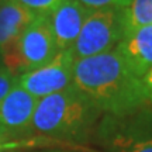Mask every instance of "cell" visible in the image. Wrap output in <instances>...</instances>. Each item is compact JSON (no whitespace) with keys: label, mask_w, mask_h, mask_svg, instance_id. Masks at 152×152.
I'll use <instances>...</instances> for the list:
<instances>
[{"label":"cell","mask_w":152,"mask_h":152,"mask_svg":"<svg viewBox=\"0 0 152 152\" xmlns=\"http://www.w3.org/2000/svg\"><path fill=\"white\" fill-rule=\"evenodd\" d=\"M73 85L103 114H128L148 102L144 79L130 71L115 48L76 61Z\"/></svg>","instance_id":"cell-1"},{"label":"cell","mask_w":152,"mask_h":152,"mask_svg":"<svg viewBox=\"0 0 152 152\" xmlns=\"http://www.w3.org/2000/svg\"><path fill=\"white\" fill-rule=\"evenodd\" d=\"M102 117L103 113L72 83L38 100L31 131L58 141L89 144Z\"/></svg>","instance_id":"cell-2"},{"label":"cell","mask_w":152,"mask_h":152,"mask_svg":"<svg viewBox=\"0 0 152 152\" xmlns=\"http://www.w3.org/2000/svg\"><path fill=\"white\" fill-rule=\"evenodd\" d=\"M92 142L93 152H152V109L142 106L123 115L103 114Z\"/></svg>","instance_id":"cell-3"},{"label":"cell","mask_w":152,"mask_h":152,"mask_svg":"<svg viewBox=\"0 0 152 152\" xmlns=\"http://www.w3.org/2000/svg\"><path fill=\"white\" fill-rule=\"evenodd\" d=\"M124 37V9L90 10L72 51L76 61L109 52Z\"/></svg>","instance_id":"cell-4"},{"label":"cell","mask_w":152,"mask_h":152,"mask_svg":"<svg viewBox=\"0 0 152 152\" xmlns=\"http://www.w3.org/2000/svg\"><path fill=\"white\" fill-rule=\"evenodd\" d=\"M38 14L14 0L0 1V54L3 65L17 77L24 73L18 41Z\"/></svg>","instance_id":"cell-5"},{"label":"cell","mask_w":152,"mask_h":152,"mask_svg":"<svg viewBox=\"0 0 152 152\" xmlns=\"http://www.w3.org/2000/svg\"><path fill=\"white\" fill-rule=\"evenodd\" d=\"M75 64L72 48L59 51L48 64L23 73L18 77V86L37 99L61 92L73 83Z\"/></svg>","instance_id":"cell-6"},{"label":"cell","mask_w":152,"mask_h":152,"mask_svg":"<svg viewBox=\"0 0 152 152\" xmlns=\"http://www.w3.org/2000/svg\"><path fill=\"white\" fill-rule=\"evenodd\" d=\"M24 73L44 66L59 52L54 37L49 14H38L18 41Z\"/></svg>","instance_id":"cell-7"},{"label":"cell","mask_w":152,"mask_h":152,"mask_svg":"<svg viewBox=\"0 0 152 152\" xmlns=\"http://www.w3.org/2000/svg\"><path fill=\"white\" fill-rule=\"evenodd\" d=\"M92 9L82 4L79 0H65L51 14V26L59 51L71 49L79 37L83 24Z\"/></svg>","instance_id":"cell-8"},{"label":"cell","mask_w":152,"mask_h":152,"mask_svg":"<svg viewBox=\"0 0 152 152\" xmlns=\"http://www.w3.org/2000/svg\"><path fill=\"white\" fill-rule=\"evenodd\" d=\"M39 99L26 92L17 85L0 102V127L16 135L31 131L33 115Z\"/></svg>","instance_id":"cell-9"},{"label":"cell","mask_w":152,"mask_h":152,"mask_svg":"<svg viewBox=\"0 0 152 152\" xmlns=\"http://www.w3.org/2000/svg\"><path fill=\"white\" fill-rule=\"evenodd\" d=\"M115 51L130 71L144 79L152 69V24L124 37L117 44Z\"/></svg>","instance_id":"cell-10"},{"label":"cell","mask_w":152,"mask_h":152,"mask_svg":"<svg viewBox=\"0 0 152 152\" xmlns=\"http://www.w3.org/2000/svg\"><path fill=\"white\" fill-rule=\"evenodd\" d=\"M149 24H152V0H132L124 9V37Z\"/></svg>","instance_id":"cell-11"},{"label":"cell","mask_w":152,"mask_h":152,"mask_svg":"<svg viewBox=\"0 0 152 152\" xmlns=\"http://www.w3.org/2000/svg\"><path fill=\"white\" fill-rule=\"evenodd\" d=\"M37 14H51L65 0H14Z\"/></svg>","instance_id":"cell-12"},{"label":"cell","mask_w":152,"mask_h":152,"mask_svg":"<svg viewBox=\"0 0 152 152\" xmlns=\"http://www.w3.org/2000/svg\"><path fill=\"white\" fill-rule=\"evenodd\" d=\"M18 85V77L13 75L6 66L0 69V102Z\"/></svg>","instance_id":"cell-13"},{"label":"cell","mask_w":152,"mask_h":152,"mask_svg":"<svg viewBox=\"0 0 152 152\" xmlns=\"http://www.w3.org/2000/svg\"><path fill=\"white\" fill-rule=\"evenodd\" d=\"M82 4H85L89 9H110V7H117V9H125L131 4L132 0H79Z\"/></svg>","instance_id":"cell-14"},{"label":"cell","mask_w":152,"mask_h":152,"mask_svg":"<svg viewBox=\"0 0 152 152\" xmlns=\"http://www.w3.org/2000/svg\"><path fill=\"white\" fill-rule=\"evenodd\" d=\"M144 83H145V89H147L148 100L152 103V69L147 73V76L144 77Z\"/></svg>","instance_id":"cell-15"},{"label":"cell","mask_w":152,"mask_h":152,"mask_svg":"<svg viewBox=\"0 0 152 152\" xmlns=\"http://www.w3.org/2000/svg\"><path fill=\"white\" fill-rule=\"evenodd\" d=\"M13 134L9 132L7 130H4L3 127H0V147H4L9 144V140H10Z\"/></svg>","instance_id":"cell-16"},{"label":"cell","mask_w":152,"mask_h":152,"mask_svg":"<svg viewBox=\"0 0 152 152\" xmlns=\"http://www.w3.org/2000/svg\"><path fill=\"white\" fill-rule=\"evenodd\" d=\"M41 152H93L86 151V149H64V148H55V149H48V151H41Z\"/></svg>","instance_id":"cell-17"},{"label":"cell","mask_w":152,"mask_h":152,"mask_svg":"<svg viewBox=\"0 0 152 152\" xmlns=\"http://www.w3.org/2000/svg\"><path fill=\"white\" fill-rule=\"evenodd\" d=\"M3 59H1V54H0V69H1V68H3Z\"/></svg>","instance_id":"cell-18"},{"label":"cell","mask_w":152,"mask_h":152,"mask_svg":"<svg viewBox=\"0 0 152 152\" xmlns=\"http://www.w3.org/2000/svg\"><path fill=\"white\" fill-rule=\"evenodd\" d=\"M3 149H4V147H0V152H3Z\"/></svg>","instance_id":"cell-19"},{"label":"cell","mask_w":152,"mask_h":152,"mask_svg":"<svg viewBox=\"0 0 152 152\" xmlns=\"http://www.w3.org/2000/svg\"><path fill=\"white\" fill-rule=\"evenodd\" d=\"M0 1H1V0H0Z\"/></svg>","instance_id":"cell-20"}]
</instances>
